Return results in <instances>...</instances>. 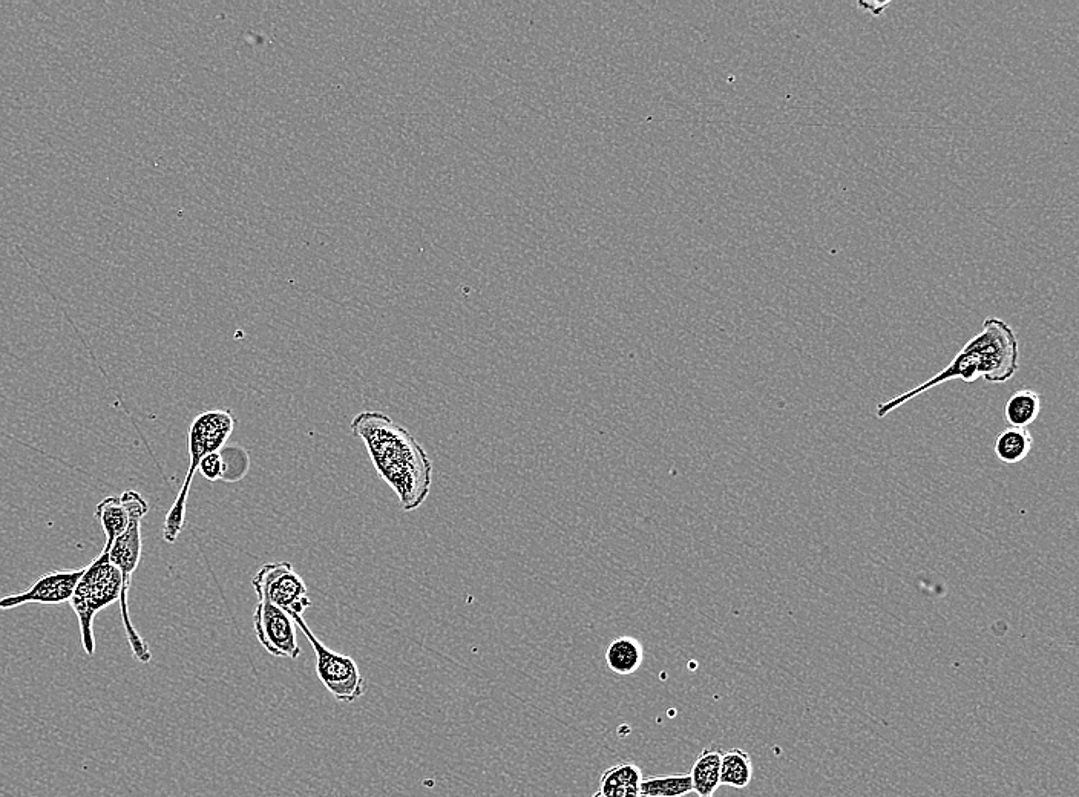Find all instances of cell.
<instances>
[{
	"label": "cell",
	"mask_w": 1079,
	"mask_h": 797,
	"mask_svg": "<svg viewBox=\"0 0 1079 797\" xmlns=\"http://www.w3.org/2000/svg\"><path fill=\"white\" fill-rule=\"evenodd\" d=\"M198 470H200L201 474H203L207 480H210V482H217V480L223 479V456H221L220 451L204 456L203 459H201Z\"/></svg>",
	"instance_id": "obj_18"
},
{
	"label": "cell",
	"mask_w": 1079,
	"mask_h": 797,
	"mask_svg": "<svg viewBox=\"0 0 1079 797\" xmlns=\"http://www.w3.org/2000/svg\"><path fill=\"white\" fill-rule=\"evenodd\" d=\"M1018 367L1020 345L1014 328L1003 319L986 318L981 332L958 351L945 370L935 374L934 378L928 379L919 387L877 405L876 416L883 419L897 408L908 404L914 397L954 379H960L966 384H972L978 379H984L991 384H1004L1014 378Z\"/></svg>",
	"instance_id": "obj_2"
},
{
	"label": "cell",
	"mask_w": 1079,
	"mask_h": 797,
	"mask_svg": "<svg viewBox=\"0 0 1079 797\" xmlns=\"http://www.w3.org/2000/svg\"><path fill=\"white\" fill-rule=\"evenodd\" d=\"M643 770L633 762H618L604 770L598 793L604 797H641Z\"/></svg>",
	"instance_id": "obj_10"
},
{
	"label": "cell",
	"mask_w": 1079,
	"mask_h": 797,
	"mask_svg": "<svg viewBox=\"0 0 1079 797\" xmlns=\"http://www.w3.org/2000/svg\"><path fill=\"white\" fill-rule=\"evenodd\" d=\"M258 601L270 603L290 617H302L312 606L306 581L299 577L289 561L266 563L252 581Z\"/></svg>",
	"instance_id": "obj_7"
},
{
	"label": "cell",
	"mask_w": 1079,
	"mask_h": 797,
	"mask_svg": "<svg viewBox=\"0 0 1079 797\" xmlns=\"http://www.w3.org/2000/svg\"><path fill=\"white\" fill-rule=\"evenodd\" d=\"M1034 448V437L1026 428L1009 427L995 440L994 453L1004 465L1023 462Z\"/></svg>",
	"instance_id": "obj_14"
},
{
	"label": "cell",
	"mask_w": 1079,
	"mask_h": 797,
	"mask_svg": "<svg viewBox=\"0 0 1079 797\" xmlns=\"http://www.w3.org/2000/svg\"><path fill=\"white\" fill-rule=\"evenodd\" d=\"M698 797H713V796H698Z\"/></svg>",
	"instance_id": "obj_22"
},
{
	"label": "cell",
	"mask_w": 1079,
	"mask_h": 797,
	"mask_svg": "<svg viewBox=\"0 0 1079 797\" xmlns=\"http://www.w3.org/2000/svg\"><path fill=\"white\" fill-rule=\"evenodd\" d=\"M641 797H660V796H641Z\"/></svg>",
	"instance_id": "obj_21"
},
{
	"label": "cell",
	"mask_w": 1079,
	"mask_h": 797,
	"mask_svg": "<svg viewBox=\"0 0 1079 797\" xmlns=\"http://www.w3.org/2000/svg\"><path fill=\"white\" fill-rule=\"evenodd\" d=\"M120 597H122V574L109 560V551L103 549L102 554L94 558L91 565L86 566L85 572L77 583L73 598L69 601L79 620L80 635H82L83 650L86 655L92 656L96 653L94 620L97 614L120 601Z\"/></svg>",
	"instance_id": "obj_5"
},
{
	"label": "cell",
	"mask_w": 1079,
	"mask_h": 797,
	"mask_svg": "<svg viewBox=\"0 0 1079 797\" xmlns=\"http://www.w3.org/2000/svg\"><path fill=\"white\" fill-rule=\"evenodd\" d=\"M293 620L315 650L316 673L330 695L339 702H355L356 699L362 698L367 687L356 661L351 656L328 649L316 638L304 617H295Z\"/></svg>",
	"instance_id": "obj_6"
},
{
	"label": "cell",
	"mask_w": 1079,
	"mask_h": 797,
	"mask_svg": "<svg viewBox=\"0 0 1079 797\" xmlns=\"http://www.w3.org/2000/svg\"><path fill=\"white\" fill-rule=\"evenodd\" d=\"M1040 413V393L1030 388L1015 391L1004 404V419L1009 427L1027 430L1040 417Z\"/></svg>",
	"instance_id": "obj_13"
},
{
	"label": "cell",
	"mask_w": 1079,
	"mask_h": 797,
	"mask_svg": "<svg viewBox=\"0 0 1079 797\" xmlns=\"http://www.w3.org/2000/svg\"><path fill=\"white\" fill-rule=\"evenodd\" d=\"M367 447L379 477L399 497L404 511H416L430 496L433 462L416 437L381 411H364L350 425Z\"/></svg>",
	"instance_id": "obj_1"
},
{
	"label": "cell",
	"mask_w": 1079,
	"mask_h": 797,
	"mask_svg": "<svg viewBox=\"0 0 1079 797\" xmlns=\"http://www.w3.org/2000/svg\"><path fill=\"white\" fill-rule=\"evenodd\" d=\"M860 7L865 8V10H870L873 14H880L883 13V10H885L886 7H889V4L888 2H886V4H876V2H873V4H860Z\"/></svg>",
	"instance_id": "obj_19"
},
{
	"label": "cell",
	"mask_w": 1079,
	"mask_h": 797,
	"mask_svg": "<svg viewBox=\"0 0 1079 797\" xmlns=\"http://www.w3.org/2000/svg\"><path fill=\"white\" fill-rule=\"evenodd\" d=\"M753 779V762L750 755L741 748H732L722 753L719 784L727 787L747 788Z\"/></svg>",
	"instance_id": "obj_15"
},
{
	"label": "cell",
	"mask_w": 1079,
	"mask_h": 797,
	"mask_svg": "<svg viewBox=\"0 0 1079 797\" xmlns=\"http://www.w3.org/2000/svg\"><path fill=\"white\" fill-rule=\"evenodd\" d=\"M641 796L684 797L693 793L690 775L644 776Z\"/></svg>",
	"instance_id": "obj_17"
},
{
	"label": "cell",
	"mask_w": 1079,
	"mask_h": 797,
	"mask_svg": "<svg viewBox=\"0 0 1079 797\" xmlns=\"http://www.w3.org/2000/svg\"><path fill=\"white\" fill-rule=\"evenodd\" d=\"M253 624L256 638L270 655L298 660L301 649L296 640V623L287 612L270 603L258 601L253 614Z\"/></svg>",
	"instance_id": "obj_8"
},
{
	"label": "cell",
	"mask_w": 1079,
	"mask_h": 797,
	"mask_svg": "<svg viewBox=\"0 0 1079 797\" xmlns=\"http://www.w3.org/2000/svg\"><path fill=\"white\" fill-rule=\"evenodd\" d=\"M83 572L85 568L46 572L40 575L27 591L0 598V609L8 611V609L31 603L48 604V606L69 603Z\"/></svg>",
	"instance_id": "obj_9"
},
{
	"label": "cell",
	"mask_w": 1079,
	"mask_h": 797,
	"mask_svg": "<svg viewBox=\"0 0 1079 797\" xmlns=\"http://www.w3.org/2000/svg\"><path fill=\"white\" fill-rule=\"evenodd\" d=\"M237 420L230 410H210L195 417L189 428L187 445H189V457L191 465L187 470L186 479L181 485L174 505L166 515L163 523V537L168 543H175L178 535L183 532L186 522V506L194 482L195 473L200 466L201 459L207 454L218 453L223 450L224 443L232 436Z\"/></svg>",
	"instance_id": "obj_4"
},
{
	"label": "cell",
	"mask_w": 1079,
	"mask_h": 797,
	"mask_svg": "<svg viewBox=\"0 0 1079 797\" xmlns=\"http://www.w3.org/2000/svg\"><path fill=\"white\" fill-rule=\"evenodd\" d=\"M644 661V647L637 638L620 637L606 650L607 667L617 675H633Z\"/></svg>",
	"instance_id": "obj_12"
},
{
	"label": "cell",
	"mask_w": 1079,
	"mask_h": 797,
	"mask_svg": "<svg viewBox=\"0 0 1079 797\" xmlns=\"http://www.w3.org/2000/svg\"><path fill=\"white\" fill-rule=\"evenodd\" d=\"M722 753L719 748H704L698 758L693 762L690 770L693 791L698 796H713L721 787L719 773H721Z\"/></svg>",
	"instance_id": "obj_11"
},
{
	"label": "cell",
	"mask_w": 1079,
	"mask_h": 797,
	"mask_svg": "<svg viewBox=\"0 0 1079 797\" xmlns=\"http://www.w3.org/2000/svg\"><path fill=\"white\" fill-rule=\"evenodd\" d=\"M592 797H604V796H603V794L598 793V791H597V793H595L594 796H592Z\"/></svg>",
	"instance_id": "obj_20"
},
{
	"label": "cell",
	"mask_w": 1079,
	"mask_h": 797,
	"mask_svg": "<svg viewBox=\"0 0 1079 797\" xmlns=\"http://www.w3.org/2000/svg\"><path fill=\"white\" fill-rule=\"evenodd\" d=\"M120 499L128 509L129 526L125 534L120 535L109 548V560L112 561V565L117 566L120 574H122V597H120L119 603L126 638H128L129 646H131L135 658L140 663L148 664L152 660L151 649H149V644L143 640L142 635L138 634L134 624H132L131 615H129L128 594L129 589H131L132 575L137 571L140 558H142V520L145 519V515L149 512V503L146 502L145 497L140 492L134 491V489L123 492Z\"/></svg>",
	"instance_id": "obj_3"
},
{
	"label": "cell",
	"mask_w": 1079,
	"mask_h": 797,
	"mask_svg": "<svg viewBox=\"0 0 1079 797\" xmlns=\"http://www.w3.org/2000/svg\"><path fill=\"white\" fill-rule=\"evenodd\" d=\"M96 517L102 523L106 534V551H109L112 543L125 534L129 526V512L120 497H106L97 505Z\"/></svg>",
	"instance_id": "obj_16"
}]
</instances>
